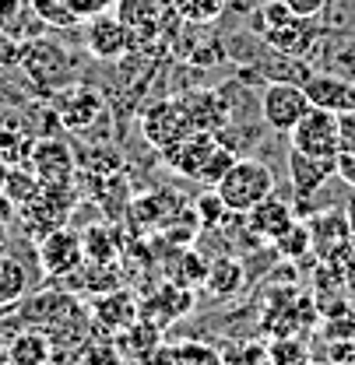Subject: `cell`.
I'll use <instances>...</instances> for the list:
<instances>
[{
	"label": "cell",
	"mask_w": 355,
	"mask_h": 365,
	"mask_svg": "<svg viewBox=\"0 0 355 365\" xmlns=\"http://www.w3.org/2000/svg\"><path fill=\"white\" fill-rule=\"evenodd\" d=\"M11 218H18L14 204L7 197H0V250L7 246V235H11Z\"/></svg>",
	"instance_id": "cell-41"
},
{
	"label": "cell",
	"mask_w": 355,
	"mask_h": 365,
	"mask_svg": "<svg viewBox=\"0 0 355 365\" xmlns=\"http://www.w3.org/2000/svg\"><path fill=\"white\" fill-rule=\"evenodd\" d=\"M36 257H39V267H43L46 277H53V281L71 277V274L85 264L81 232H74V228H67V225L49 232V235H43V239L36 242Z\"/></svg>",
	"instance_id": "cell-11"
},
{
	"label": "cell",
	"mask_w": 355,
	"mask_h": 365,
	"mask_svg": "<svg viewBox=\"0 0 355 365\" xmlns=\"http://www.w3.org/2000/svg\"><path fill=\"white\" fill-rule=\"evenodd\" d=\"M194 309V292L186 284H176V281H162L144 302H141V319H151L155 327H169L173 319L186 317Z\"/></svg>",
	"instance_id": "cell-20"
},
{
	"label": "cell",
	"mask_w": 355,
	"mask_h": 365,
	"mask_svg": "<svg viewBox=\"0 0 355 365\" xmlns=\"http://www.w3.org/2000/svg\"><path fill=\"white\" fill-rule=\"evenodd\" d=\"M49 106H53V113H56V123L74 137H91L106 123V116H109L102 91L85 85V81L56 91V95L49 98Z\"/></svg>",
	"instance_id": "cell-7"
},
{
	"label": "cell",
	"mask_w": 355,
	"mask_h": 365,
	"mask_svg": "<svg viewBox=\"0 0 355 365\" xmlns=\"http://www.w3.org/2000/svg\"><path fill=\"white\" fill-rule=\"evenodd\" d=\"M306 113H310V98H306L303 85L281 81V78L264 85V91H261V116H264V123L271 130L289 134Z\"/></svg>",
	"instance_id": "cell-8"
},
{
	"label": "cell",
	"mask_w": 355,
	"mask_h": 365,
	"mask_svg": "<svg viewBox=\"0 0 355 365\" xmlns=\"http://www.w3.org/2000/svg\"><path fill=\"white\" fill-rule=\"evenodd\" d=\"M18 317L25 319L29 327H39L53 337V344L60 341H81L89 334V313L81 309V302H74V295L53 288V292H43L36 299H29L21 306Z\"/></svg>",
	"instance_id": "cell-4"
},
{
	"label": "cell",
	"mask_w": 355,
	"mask_h": 365,
	"mask_svg": "<svg viewBox=\"0 0 355 365\" xmlns=\"http://www.w3.org/2000/svg\"><path fill=\"white\" fill-rule=\"evenodd\" d=\"M310 225V239H313V253L320 264H338L345 246L352 242V232H349V222H345V211H320L306 218Z\"/></svg>",
	"instance_id": "cell-18"
},
{
	"label": "cell",
	"mask_w": 355,
	"mask_h": 365,
	"mask_svg": "<svg viewBox=\"0 0 355 365\" xmlns=\"http://www.w3.org/2000/svg\"><path fill=\"white\" fill-rule=\"evenodd\" d=\"M338 267L345 274V281H349V288L355 292V239L345 246V253H341V260H338Z\"/></svg>",
	"instance_id": "cell-42"
},
{
	"label": "cell",
	"mask_w": 355,
	"mask_h": 365,
	"mask_svg": "<svg viewBox=\"0 0 355 365\" xmlns=\"http://www.w3.org/2000/svg\"><path fill=\"white\" fill-rule=\"evenodd\" d=\"M162 162L173 173L201 182V186H219V180L229 173V165L236 162V151L229 144H222L219 134H190L183 137L176 148H169L162 155Z\"/></svg>",
	"instance_id": "cell-2"
},
{
	"label": "cell",
	"mask_w": 355,
	"mask_h": 365,
	"mask_svg": "<svg viewBox=\"0 0 355 365\" xmlns=\"http://www.w3.org/2000/svg\"><path fill=\"white\" fill-rule=\"evenodd\" d=\"M120 359L131 365H148V359L162 348V327H155L151 319H137L127 330H120V337L113 341Z\"/></svg>",
	"instance_id": "cell-23"
},
{
	"label": "cell",
	"mask_w": 355,
	"mask_h": 365,
	"mask_svg": "<svg viewBox=\"0 0 355 365\" xmlns=\"http://www.w3.org/2000/svg\"><path fill=\"white\" fill-rule=\"evenodd\" d=\"M303 91H306L310 106H316V109H327V113H338V116L355 113V85L345 81V78H334V74H306Z\"/></svg>",
	"instance_id": "cell-21"
},
{
	"label": "cell",
	"mask_w": 355,
	"mask_h": 365,
	"mask_svg": "<svg viewBox=\"0 0 355 365\" xmlns=\"http://www.w3.org/2000/svg\"><path fill=\"white\" fill-rule=\"evenodd\" d=\"M215 190L232 215H246L250 207H257L264 197L274 193V173L261 158H236Z\"/></svg>",
	"instance_id": "cell-5"
},
{
	"label": "cell",
	"mask_w": 355,
	"mask_h": 365,
	"mask_svg": "<svg viewBox=\"0 0 355 365\" xmlns=\"http://www.w3.org/2000/svg\"><path fill=\"white\" fill-rule=\"evenodd\" d=\"M243 222H246V232H250L254 239L274 242L281 232H289L299 218H296V207H292L289 200H281L278 193H271V197H264L257 207H250V211L243 215Z\"/></svg>",
	"instance_id": "cell-19"
},
{
	"label": "cell",
	"mask_w": 355,
	"mask_h": 365,
	"mask_svg": "<svg viewBox=\"0 0 355 365\" xmlns=\"http://www.w3.org/2000/svg\"><path fill=\"white\" fill-rule=\"evenodd\" d=\"M289 144L306 151V155L334 158L341 151V116L310 106V113L289 130Z\"/></svg>",
	"instance_id": "cell-9"
},
{
	"label": "cell",
	"mask_w": 355,
	"mask_h": 365,
	"mask_svg": "<svg viewBox=\"0 0 355 365\" xmlns=\"http://www.w3.org/2000/svg\"><path fill=\"white\" fill-rule=\"evenodd\" d=\"M331 362L334 365H355V337L334 341V348H331Z\"/></svg>",
	"instance_id": "cell-39"
},
{
	"label": "cell",
	"mask_w": 355,
	"mask_h": 365,
	"mask_svg": "<svg viewBox=\"0 0 355 365\" xmlns=\"http://www.w3.org/2000/svg\"><path fill=\"white\" fill-rule=\"evenodd\" d=\"M67 4H71V11L78 14V21H85V18H95V14H102V11H113L116 0H67Z\"/></svg>",
	"instance_id": "cell-38"
},
{
	"label": "cell",
	"mask_w": 355,
	"mask_h": 365,
	"mask_svg": "<svg viewBox=\"0 0 355 365\" xmlns=\"http://www.w3.org/2000/svg\"><path fill=\"white\" fill-rule=\"evenodd\" d=\"M49 365H53V362H49Z\"/></svg>",
	"instance_id": "cell-49"
},
{
	"label": "cell",
	"mask_w": 355,
	"mask_h": 365,
	"mask_svg": "<svg viewBox=\"0 0 355 365\" xmlns=\"http://www.w3.org/2000/svg\"><path fill=\"white\" fill-rule=\"evenodd\" d=\"M352 313H355V302H352Z\"/></svg>",
	"instance_id": "cell-46"
},
{
	"label": "cell",
	"mask_w": 355,
	"mask_h": 365,
	"mask_svg": "<svg viewBox=\"0 0 355 365\" xmlns=\"http://www.w3.org/2000/svg\"><path fill=\"white\" fill-rule=\"evenodd\" d=\"M222 365H271L264 341H236L222 351Z\"/></svg>",
	"instance_id": "cell-34"
},
{
	"label": "cell",
	"mask_w": 355,
	"mask_h": 365,
	"mask_svg": "<svg viewBox=\"0 0 355 365\" xmlns=\"http://www.w3.org/2000/svg\"><path fill=\"white\" fill-rule=\"evenodd\" d=\"M32 144H36V137H29L21 127H14V123H0V165H7V169L29 165Z\"/></svg>",
	"instance_id": "cell-27"
},
{
	"label": "cell",
	"mask_w": 355,
	"mask_h": 365,
	"mask_svg": "<svg viewBox=\"0 0 355 365\" xmlns=\"http://www.w3.org/2000/svg\"><path fill=\"white\" fill-rule=\"evenodd\" d=\"M194 211H197L201 225H208V228H211V225L219 228L225 218L232 215V211L225 207V200L219 197V190H215V186H208V190H204V193H201V197L194 200Z\"/></svg>",
	"instance_id": "cell-36"
},
{
	"label": "cell",
	"mask_w": 355,
	"mask_h": 365,
	"mask_svg": "<svg viewBox=\"0 0 355 365\" xmlns=\"http://www.w3.org/2000/svg\"><path fill=\"white\" fill-rule=\"evenodd\" d=\"M74 204H78V190H74V182H64V186H43L25 207H18V222H21L25 235H29L32 242H39L43 235H49V232L71 225Z\"/></svg>",
	"instance_id": "cell-6"
},
{
	"label": "cell",
	"mask_w": 355,
	"mask_h": 365,
	"mask_svg": "<svg viewBox=\"0 0 355 365\" xmlns=\"http://www.w3.org/2000/svg\"><path fill=\"white\" fill-rule=\"evenodd\" d=\"M204 284H208V292H211L215 299L239 295V292L246 288V267H243V260H236V257H215V260L208 264Z\"/></svg>",
	"instance_id": "cell-24"
},
{
	"label": "cell",
	"mask_w": 355,
	"mask_h": 365,
	"mask_svg": "<svg viewBox=\"0 0 355 365\" xmlns=\"http://www.w3.org/2000/svg\"><path fill=\"white\" fill-rule=\"evenodd\" d=\"M334 169H338V180L345 182L349 190H355V144H345L334 155Z\"/></svg>",
	"instance_id": "cell-37"
},
{
	"label": "cell",
	"mask_w": 355,
	"mask_h": 365,
	"mask_svg": "<svg viewBox=\"0 0 355 365\" xmlns=\"http://www.w3.org/2000/svg\"><path fill=\"white\" fill-rule=\"evenodd\" d=\"M53 355H56V344H53V337L39 330V327H21L14 337H11V344L4 348V362L7 365H49L53 362Z\"/></svg>",
	"instance_id": "cell-22"
},
{
	"label": "cell",
	"mask_w": 355,
	"mask_h": 365,
	"mask_svg": "<svg viewBox=\"0 0 355 365\" xmlns=\"http://www.w3.org/2000/svg\"><path fill=\"white\" fill-rule=\"evenodd\" d=\"M289 11H296V14H303V18H316L324 7H327V0H281Z\"/></svg>",
	"instance_id": "cell-40"
},
{
	"label": "cell",
	"mask_w": 355,
	"mask_h": 365,
	"mask_svg": "<svg viewBox=\"0 0 355 365\" xmlns=\"http://www.w3.org/2000/svg\"><path fill=\"white\" fill-rule=\"evenodd\" d=\"M173 348V362L176 365H222V351L208 341H179V344H169Z\"/></svg>",
	"instance_id": "cell-32"
},
{
	"label": "cell",
	"mask_w": 355,
	"mask_h": 365,
	"mask_svg": "<svg viewBox=\"0 0 355 365\" xmlns=\"http://www.w3.org/2000/svg\"><path fill=\"white\" fill-rule=\"evenodd\" d=\"M81 246H85V260L89 264H116L120 260V232L109 222L89 225L81 232Z\"/></svg>",
	"instance_id": "cell-25"
},
{
	"label": "cell",
	"mask_w": 355,
	"mask_h": 365,
	"mask_svg": "<svg viewBox=\"0 0 355 365\" xmlns=\"http://www.w3.org/2000/svg\"><path fill=\"white\" fill-rule=\"evenodd\" d=\"M257 36L278 56L299 60V56H306L313 46H316L320 29L313 25V18H303V14L289 11L281 0H264L261 11H257Z\"/></svg>",
	"instance_id": "cell-3"
},
{
	"label": "cell",
	"mask_w": 355,
	"mask_h": 365,
	"mask_svg": "<svg viewBox=\"0 0 355 365\" xmlns=\"http://www.w3.org/2000/svg\"><path fill=\"white\" fill-rule=\"evenodd\" d=\"M274 253L278 257H285V260H292V264H299V260H306L313 253V239H310V225L306 222H296V225L289 228V232H281L274 242Z\"/></svg>",
	"instance_id": "cell-29"
},
{
	"label": "cell",
	"mask_w": 355,
	"mask_h": 365,
	"mask_svg": "<svg viewBox=\"0 0 355 365\" xmlns=\"http://www.w3.org/2000/svg\"><path fill=\"white\" fill-rule=\"evenodd\" d=\"M166 4H169V0H166Z\"/></svg>",
	"instance_id": "cell-47"
},
{
	"label": "cell",
	"mask_w": 355,
	"mask_h": 365,
	"mask_svg": "<svg viewBox=\"0 0 355 365\" xmlns=\"http://www.w3.org/2000/svg\"><path fill=\"white\" fill-rule=\"evenodd\" d=\"M169 7L186 25H215L222 18L225 0H169Z\"/></svg>",
	"instance_id": "cell-31"
},
{
	"label": "cell",
	"mask_w": 355,
	"mask_h": 365,
	"mask_svg": "<svg viewBox=\"0 0 355 365\" xmlns=\"http://www.w3.org/2000/svg\"><path fill=\"white\" fill-rule=\"evenodd\" d=\"M0 313H4V309H0Z\"/></svg>",
	"instance_id": "cell-48"
},
{
	"label": "cell",
	"mask_w": 355,
	"mask_h": 365,
	"mask_svg": "<svg viewBox=\"0 0 355 365\" xmlns=\"http://www.w3.org/2000/svg\"><path fill=\"white\" fill-rule=\"evenodd\" d=\"M310 365H313V362H310Z\"/></svg>",
	"instance_id": "cell-50"
},
{
	"label": "cell",
	"mask_w": 355,
	"mask_h": 365,
	"mask_svg": "<svg viewBox=\"0 0 355 365\" xmlns=\"http://www.w3.org/2000/svg\"><path fill=\"white\" fill-rule=\"evenodd\" d=\"M113 14L124 21V29L131 32L134 49L155 43L162 32V18H166V0H116Z\"/></svg>",
	"instance_id": "cell-17"
},
{
	"label": "cell",
	"mask_w": 355,
	"mask_h": 365,
	"mask_svg": "<svg viewBox=\"0 0 355 365\" xmlns=\"http://www.w3.org/2000/svg\"><path fill=\"white\" fill-rule=\"evenodd\" d=\"M166 271H169V281L194 288V284H201V281H204L208 264H204V260H201V253H194V250H176Z\"/></svg>",
	"instance_id": "cell-30"
},
{
	"label": "cell",
	"mask_w": 355,
	"mask_h": 365,
	"mask_svg": "<svg viewBox=\"0 0 355 365\" xmlns=\"http://www.w3.org/2000/svg\"><path fill=\"white\" fill-rule=\"evenodd\" d=\"M85 49L99 63L102 60L106 63H116V60H124L134 49V39L113 11H102L95 18H85Z\"/></svg>",
	"instance_id": "cell-13"
},
{
	"label": "cell",
	"mask_w": 355,
	"mask_h": 365,
	"mask_svg": "<svg viewBox=\"0 0 355 365\" xmlns=\"http://www.w3.org/2000/svg\"><path fill=\"white\" fill-rule=\"evenodd\" d=\"M4 176H7V165H0V197H4Z\"/></svg>",
	"instance_id": "cell-45"
},
{
	"label": "cell",
	"mask_w": 355,
	"mask_h": 365,
	"mask_svg": "<svg viewBox=\"0 0 355 365\" xmlns=\"http://www.w3.org/2000/svg\"><path fill=\"white\" fill-rule=\"evenodd\" d=\"M148 365H176L173 362V348H169V344H162V348L148 359Z\"/></svg>",
	"instance_id": "cell-43"
},
{
	"label": "cell",
	"mask_w": 355,
	"mask_h": 365,
	"mask_svg": "<svg viewBox=\"0 0 355 365\" xmlns=\"http://www.w3.org/2000/svg\"><path fill=\"white\" fill-rule=\"evenodd\" d=\"M39 190H43V182H39V176H36L29 165L7 169V176H4V197L14 204V211H18V207H25Z\"/></svg>",
	"instance_id": "cell-28"
},
{
	"label": "cell",
	"mask_w": 355,
	"mask_h": 365,
	"mask_svg": "<svg viewBox=\"0 0 355 365\" xmlns=\"http://www.w3.org/2000/svg\"><path fill=\"white\" fill-rule=\"evenodd\" d=\"M89 317L95 327L109 330V334H120L127 330L131 323L141 319V299L127 292V288H109V292H99L91 295V309Z\"/></svg>",
	"instance_id": "cell-16"
},
{
	"label": "cell",
	"mask_w": 355,
	"mask_h": 365,
	"mask_svg": "<svg viewBox=\"0 0 355 365\" xmlns=\"http://www.w3.org/2000/svg\"><path fill=\"white\" fill-rule=\"evenodd\" d=\"M18 71L25 74V81L43 98H53L56 91L81 81V63H78L74 49H67L60 39H49V36L21 39V46H18Z\"/></svg>",
	"instance_id": "cell-1"
},
{
	"label": "cell",
	"mask_w": 355,
	"mask_h": 365,
	"mask_svg": "<svg viewBox=\"0 0 355 365\" xmlns=\"http://www.w3.org/2000/svg\"><path fill=\"white\" fill-rule=\"evenodd\" d=\"M29 295V271L18 257L0 253V309H14L21 306V299Z\"/></svg>",
	"instance_id": "cell-26"
},
{
	"label": "cell",
	"mask_w": 355,
	"mask_h": 365,
	"mask_svg": "<svg viewBox=\"0 0 355 365\" xmlns=\"http://www.w3.org/2000/svg\"><path fill=\"white\" fill-rule=\"evenodd\" d=\"M285 169H289V182H292V190H296V200H313L327 182L338 176L334 158L306 155V151H299V148H289Z\"/></svg>",
	"instance_id": "cell-15"
},
{
	"label": "cell",
	"mask_w": 355,
	"mask_h": 365,
	"mask_svg": "<svg viewBox=\"0 0 355 365\" xmlns=\"http://www.w3.org/2000/svg\"><path fill=\"white\" fill-rule=\"evenodd\" d=\"M29 11H32L29 0H0V29L7 36H14L18 43L29 39V32H25V14Z\"/></svg>",
	"instance_id": "cell-35"
},
{
	"label": "cell",
	"mask_w": 355,
	"mask_h": 365,
	"mask_svg": "<svg viewBox=\"0 0 355 365\" xmlns=\"http://www.w3.org/2000/svg\"><path fill=\"white\" fill-rule=\"evenodd\" d=\"M176 102L194 134H219L225 123H229V102H225L222 91L194 88V91L176 95Z\"/></svg>",
	"instance_id": "cell-14"
},
{
	"label": "cell",
	"mask_w": 355,
	"mask_h": 365,
	"mask_svg": "<svg viewBox=\"0 0 355 365\" xmlns=\"http://www.w3.org/2000/svg\"><path fill=\"white\" fill-rule=\"evenodd\" d=\"M29 169L39 176L43 186H64V182H74V173H78L74 148H71L67 140L53 137V134L36 137L32 155H29Z\"/></svg>",
	"instance_id": "cell-12"
},
{
	"label": "cell",
	"mask_w": 355,
	"mask_h": 365,
	"mask_svg": "<svg viewBox=\"0 0 355 365\" xmlns=\"http://www.w3.org/2000/svg\"><path fill=\"white\" fill-rule=\"evenodd\" d=\"M29 4L46 29H74L78 25V14L71 11L67 0H29Z\"/></svg>",
	"instance_id": "cell-33"
},
{
	"label": "cell",
	"mask_w": 355,
	"mask_h": 365,
	"mask_svg": "<svg viewBox=\"0 0 355 365\" xmlns=\"http://www.w3.org/2000/svg\"><path fill=\"white\" fill-rule=\"evenodd\" d=\"M141 134H144V140L159 155H166L169 148H176L183 137L194 134L190 123H186V116H183V109H179L176 95L173 98H159V102H151L141 113Z\"/></svg>",
	"instance_id": "cell-10"
},
{
	"label": "cell",
	"mask_w": 355,
	"mask_h": 365,
	"mask_svg": "<svg viewBox=\"0 0 355 365\" xmlns=\"http://www.w3.org/2000/svg\"><path fill=\"white\" fill-rule=\"evenodd\" d=\"M341 211H345V222H349V232H352V239H355V190H352V197L345 200V207H341Z\"/></svg>",
	"instance_id": "cell-44"
}]
</instances>
